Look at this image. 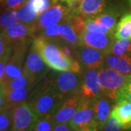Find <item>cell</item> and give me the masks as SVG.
Here are the masks:
<instances>
[{"label":"cell","instance_id":"1","mask_svg":"<svg viewBox=\"0 0 131 131\" xmlns=\"http://www.w3.org/2000/svg\"><path fill=\"white\" fill-rule=\"evenodd\" d=\"M66 98L47 81L42 79L34 88L27 102L39 118L45 115H53Z\"/></svg>","mask_w":131,"mask_h":131},{"label":"cell","instance_id":"2","mask_svg":"<svg viewBox=\"0 0 131 131\" xmlns=\"http://www.w3.org/2000/svg\"><path fill=\"white\" fill-rule=\"evenodd\" d=\"M59 42L56 39L37 37L31 45L50 69L58 71H70L73 58L63 52Z\"/></svg>","mask_w":131,"mask_h":131},{"label":"cell","instance_id":"3","mask_svg":"<svg viewBox=\"0 0 131 131\" xmlns=\"http://www.w3.org/2000/svg\"><path fill=\"white\" fill-rule=\"evenodd\" d=\"M130 9L129 0H83L77 6V11L84 17L102 13H114L122 17Z\"/></svg>","mask_w":131,"mask_h":131},{"label":"cell","instance_id":"4","mask_svg":"<svg viewBox=\"0 0 131 131\" xmlns=\"http://www.w3.org/2000/svg\"><path fill=\"white\" fill-rule=\"evenodd\" d=\"M43 79L47 81L58 93L63 96L68 97L71 95L77 93L80 88L82 74L72 71H49Z\"/></svg>","mask_w":131,"mask_h":131},{"label":"cell","instance_id":"5","mask_svg":"<svg viewBox=\"0 0 131 131\" xmlns=\"http://www.w3.org/2000/svg\"><path fill=\"white\" fill-rule=\"evenodd\" d=\"M73 13V8L64 3H58L53 5L41 15L35 23L37 32L43 28H48L56 24L66 22Z\"/></svg>","mask_w":131,"mask_h":131},{"label":"cell","instance_id":"6","mask_svg":"<svg viewBox=\"0 0 131 131\" xmlns=\"http://www.w3.org/2000/svg\"><path fill=\"white\" fill-rule=\"evenodd\" d=\"M98 77L103 95L116 101L117 91L125 83L127 75L103 66L98 69Z\"/></svg>","mask_w":131,"mask_h":131},{"label":"cell","instance_id":"7","mask_svg":"<svg viewBox=\"0 0 131 131\" xmlns=\"http://www.w3.org/2000/svg\"><path fill=\"white\" fill-rule=\"evenodd\" d=\"M37 119V116L27 101L13 107V131H32Z\"/></svg>","mask_w":131,"mask_h":131},{"label":"cell","instance_id":"8","mask_svg":"<svg viewBox=\"0 0 131 131\" xmlns=\"http://www.w3.org/2000/svg\"><path fill=\"white\" fill-rule=\"evenodd\" d=\"M77 94L83 101H94L103 95L99 82L98 69H85Z\"/></svg>","mask_w":131,"mask_h":131},{"label":"cell","instance_id":"9","mask_svg":"<svg viewBox=\"0 0 131 131\" xmlns=\"http://www.w3.org/2000/svg\"><path fill=\"white\" fill-rule=\"evenodd\" d=\"M49 71L50 68L31 45L24 63V74L31 77L38 84L49 73Z\"/></svg>","mask_w":131,"mask_h":131},{"label":"cell","instance_id":"10","mask_svg":"<svg viewBox=\"0 0 131 131\" xmlns=\"http://www.w3.org/2000/svg\"><path fill=\"white\" fill-rule=\"evenodd\" d=\"M115 39L114 34L84 31L79 36V45L91 47L107 55Z\"/></svg>","mask_w":131,"mask_h":131},{"label":"cell","instance_id":"11","mask_svg":"<svg viewBox=\"0 0 131 131\" xmlns=\"http://www.w3.org/2000/svg\"><path fill=\"white\" fill-rule=\"evenodd\" d=\"M37 30L35 24L18 22L9 28L2 29L1 34L9 44L21 42L27 39H34Z\"/></svg>","mask_w":131,"mask_h":131},{"label":"cell","instance_id":"12","mask_svg":"<svg viewBox=\"0 0 131 131\" xmlns=\"http://www.w3.org/2000/svg\"><path fill=\"white\" fill-rule=\"evenodd\" d=\"M76 57L85 69H99L103 66L105 54L91 47L78 45L74 48Z\"/></svg>","mask_w":131,"mask_h":131},{"label":"cell","instance_id":"13","mask_svg":"<svg viewBox=\"0 0 131 131\" xmlns=\"http://www.w3.org/2000/svg\"><path fill=\"white\" fill-rule=\"evenodd\" d=\"M82 99L78 94H73L66 97L61 106L52 115V119L55 125L69 123L75 114L77 113L80 106Z\"/></svg>","mask_w":131,"mask_h":131},{"label":"cell","instance_id":"14","mask_svg":"<svg viewBox=\"0 0 131 131\" xmlns=\"http://www.w3.org/2000/svg\"><path fill=\"white\" fill-rule=\"evenodd\" d=\"M115 104V100L103 94L93 101L94 121L97 123L99 130H103Z\"/></svg>","mask_w":131,"mask_h":131},{"label":"cell","instance_id":"15","mask_svg":"<svg viewBox=\"0 0 131 131\" xmlns=\"http://www.w3.org/2000/svg\"><path fill=\"white\" fill-rule=\"evenodd\" d=\"M93 101L82 100L77 113L70 122H69L76 131L80 130L84 126L94 120Z\"/></svg>","mask_w":131,"mask_h":131},{"label":"cell","instance_id":"16","mask_svg":"<svg viewBox=\"0 0 131 131\" xmlns=\"http://www.w3.org/2000/svg\"><path fill=\"white\" fill-rule=\"evenodd\" d=\"M103 66L125 75L131 74V55L125 56L105 55Z\"/></svg>","mask_w":131,"mask_h":131},{"label":"cell","instance_id":"17","mask_svg":"<svg viewBox=\"0 0 131 131\" xmlns=\"http://www.w3.org/2000/svg\"><path fill=\"white\" fill-rule=\"evenodd\" d=\"M111 114L117 117L125 130H130L131 102L127 101L117 102Z\"/></svg>","mask_w":131,"mask_h":131},{"label":"cell","instance_id":"18","mask_svg":"<svg viewBox=\"0 0 131 131\" xmlns=\"http://www.w3.org/2000/svg\"><path fill=\"white\" fill-rule=\"evenodd\" d=\"M34 86H29L25 88L5 91L6 106L14 107L19 103L28 101Z\"/></svg>","mask_w":131,"mask_h":131},{"label":"cell","instance_id":"19","mask_svg":"<svg viewBox=\"0 0 131 131\" xmlns=\"http://www.w3.org/2000/svg\"><path fill=\"white\" fill-rule=\"evenodd\" d=\"M94 20L101 27L106 29L110 34H114L117 26L119 15L109 13H102L94 15H90Z\"/></svg>","mask_w":131,"mask_h":131},{"label":"cell","instance_id":"20","mask_svg":"<svg viewBox=\"0 0 131 131\" xmlns=\"http://www.w3.org/2000/svg\"><path fill=\"white\" fill-rule=\"evenodd\" d=\"M114 36L116 39H131V12L126 13L119 20Z\"/></svg>","mask_w":131,"mask_h":131},{"label":"cell","instance_id":"21","mask_svg":"<svg viewBox=\"0 0 131 131\" xmlns=\"http://www.w3.org/2000/svg\"><path fill=\"white\" fill-rule=\"evenodd\" d=\"M1 84L2 85L4 90L7 91L13 90L22 89L29 86H36L37 84L31 77L23 74L21 76L15 78L14 80H10L7 82H2L1 83Z\"/></svg>","mask_w":131,"mask_h":131},{"label":"cell","instance_id":"22","mask_svg":"<svg viewBox=\"0 0 131 131\" xmlns=\"http://www.w3.org/2000/svg\"><path fill=\"white\" fill-rule=\"evenodd\" d=\"M62 24L63 30L58 40L60 42L62 40L65 44H66V45H69L74 48L77 47L79 45V37L77 33L75 32L74 28H72V26L68 21L63 22Z\"/></svg>","mask_w":131,"mask_h":131},{"label":"cell","instance_id":"23","mask_svg":"<svg viewBox=\"0 0 131 131\" xmlns=\"http://www.w3.org/2000/svg\"><path fill=\"white\" fill-rule=\"evenodd\" d=\"M108 54L116 56H125L131 55V39H115L110 48Z\"/></svg>","mask_w":131,"mask_h":131},{"label":"cell","instance_id":"24","mask_svg":"<svg viewBox=\"0 0 131 131\" xmlns=\"http://www.w3.org/2000/svg\"><path fill=\"white\" fill-rule=\"evenodd\" d=\"M20 22L18 10L5 9L0 14V27L2 29L9 28Z\"/></svg>","mask_w":131,"mask_h":131},{"label":"cell","instance_id":"25","mask_svg":"<svg viewBox=\"0 0 131 131\" xmlns=\"http://www.w3.org/2000/svg\"><path fill=\"white\" fill-rule=\"evenodd\" d=\"M13 127V108L5 106L0 109V131H9Z\"/></svg>","mask_w":131,"mask_h":131},{"label":"cell","instance_id":"26","mask_svg":"<svg viewBox=\"0 0 131 131\" xmlns=\"http://www.w3.org/2000/svg\"><path fill=\"white\" fill-rule=\"evenodd\" d=\"M18 15L20 22L24 24H35L39 18L37 15L31 8L27 2L18 9Z\"/></svg>","mask_w":131,"mask_h":131},{"label":"cell","instance_id":"27","mask_svg":"<svg viewBox=\"0 0 131 131\" xmlns=\"http://www.w3.org/2000/svg\"><path fill=\"white\" fill-rule=\"evenodd\" d=\"M63 24H56V25H54V26H50V27L39 30L37 34L36 37H43L58 40L60 35L61 34V33L63 32Z\"/></svg>","mask_w":131,"mask_h":131},{"label":"cell","instance_id":"28","mask_svg":"<svg viewBox=\"0 0 131 131\" xmlns=\"http://www.w3.org/2000/svg\"><path fill=\"white\" fill-rule=\"evenodd\" d=\"M121 101L131 102V74L127 75L125 83L116 93V103Z\"/></svg>","mask_w":131,"mask_h":131},{"label":"cell","instance_id":"29","mask_svg":"<svg viewBox=\"0 0 131 131\" xmlns=\"http://www.w3.org/2000/svg\"><path fill=\"white\" fill-rule=\"evenodd\" d=\"M55 126L52 115H45L38 118L32 131H52Z\"/></svg>","mask_w":131,"mask_h":131},{"label":"cell","instance_id":"30","mask_svg":"<svg viewBox=\"0 0 131 131\" xmlns=\"http://www.w3.org/2000/svg\"><path fill=\"white\" fill-rule=\"evenodd\" d=\"M27 3L37 15L38 17H39L53 5L51 0H28Z\"/></svg>","mask_w":131,"mask_h":131},{"label":"cell","instance_id":"31","mask_svg":"<svg viewBox=\"0 0 131 131\" xmlns=\"http://www.w3.org/2000/svg\"><path fill=\"white\" fill-rule=\"evenodd\" d=\"M84 31H90V32H98L102 33V34H110L106 29L101 27L99 24H97L94 20L90 15L85 17Z\"/></svg>","mask_w":131,"mask_h":131},{"label":"cell","instance_id":"32","mask_svg":"<svg viewBox=\"0 0 131 131\" xmlns=\"http://www.w3.org/2000/svg\"><path fill=\"white\" fill-rule=\"evenodd\" d=\"M103 131H129L125 130L122 124L119 122L117 117L112 114L110 115L106 125L103 128Z\"/></svg>","mask_w":131,"mask_h":131},{"label":"cell","instance_id":"33","mask_svg":"<svg viewBox=\"0 0 131 131\" xmlns=\"http://www.w3.org/2000/svg\"><path fill=\"white\" fill-rule=\"evenodd\" d=\"M28 0H4L2 3L5 9H16L18 10L24 6Z\"/></svg>","mask_w":131,"mask_h":131},{"label":"cell","instance_id":"34","mask_svg":"<svg viewBox=\"0 0 131 131\" xmlns=\"http://www.w3.org/2000/svg\"><path fill=\"white\" fill-rule=\"evenodd\" d=\"M11 52H12V49L7 53H6L4 56L0 58V84L3 82L5 78V68L9 57L11 56Z\"/></svg>","mask_w":131,"mask_h":131},{"label":"cell","instance_id":"35","mask_svg":"<svg viewBox=\"0 0 131 131\" xmlns=\"http://www.w3.org/2000/svg\"><path fill=\"white\" fill-rule=\"evenodd\" d=\"M11 50L9 43L0 34V58Z\"/></svg>","mask_w":131,"mask_h":131},{"label":"cell","instance_id":"36","mask_svg":"<svg viewBox=\"0 0 131 131\" xmlns=\"http://www.w3.org/2000/svg\"><path fill=\"white\" fill-rule=\"evenodd\" d=\"M52 131H76L69 125V123L58 124L54 127Z\"/></svg>","mask_w":131,"mask_h":131},{"label":"cell","instance_id":"37","mask_svg":"<svg viewBox=\"0 0 131 131\" xmlns=\"http://www.w3.org/2000/svg\"><path fill=\"white\" fill-rule=\"evenodd\" d=\"M99 129H98V125L97 123L95 122V121H93L90 123H89L88 125L84 126L83 128H82L79 131H98Z\"/></svg>","mask_w":131,"mask_h":131},{"label":"cell","instance_id":"38","mask_svg":"<svg viewBox=\"0 0 131 131\" xmlns=\"http://www.w3.org/2000/svg\"><path fill=\"white\" fill-rule=\"evenodd\" d=\"M6 106V101H5V90L3 89L2 85L0 84V109L4 108Z\"/></svg>","mask_w":131,"mask_h":131},{"label":"cell","instance_id":"39","mask_svg":"<svg viewBox=\"0 0 131 131\" xmlns=\"http://www.w3.org/2000/svg\"><path fill=\"white\" fill-rule=\"evenodd\" d=\"M51 2L53 5H56V4L59 3V2H61V0H51Z\"/></svg>","mask_w":131,"mask_h":131},{"label":"cell","instance_id":"40","mask_svg":"<svg viewBox=\"0 0 131 131\" xmlns=\"http://www.w3.org/2000/svg\"><path fill=\"white\" fill-rule=\"evenodd\" d=\"M2 28H1V27H0V34L2 33Z\"/></svg>","mask_w":131,"mask_h":131},{"label":"cell","instance_id":"41","mask_svg":"<svg viewBox=\"0 0 131 131\" xmlns=\"http://www.w3.org/2000/svg\"><path fill=\"white\" fill-rule=\"evenodd\" d=\"M3 1H4V0H0V4H1V3H2V2H3Z\"/></svg>","mask_w":131,"mask_h":131},{"label":"cell","instance_id":"42","mask_svg":"<svg viewBox=\"0 0 131 131\" xmlns=\"http://www.w3.org/2000/svg\"><path fill=\"white\" fill-rule=\"evenodd\" d=\"M130 1V6H131V0H129Z\"/></svg>","mask_w":131,"mask_h":131},{"label":"cell","instance_id":"43","mask_svg":"<svg viewBox=\"0 0 131 131\" xmlns=\"http://www.w3.org/2000/svg\"><path fill=\"white\" fill-rule=\"evenodd\" d=\"M9 131H13V130H9Z\"/></svg>","mask_w":131,"mask_h":131}]
</instances>
